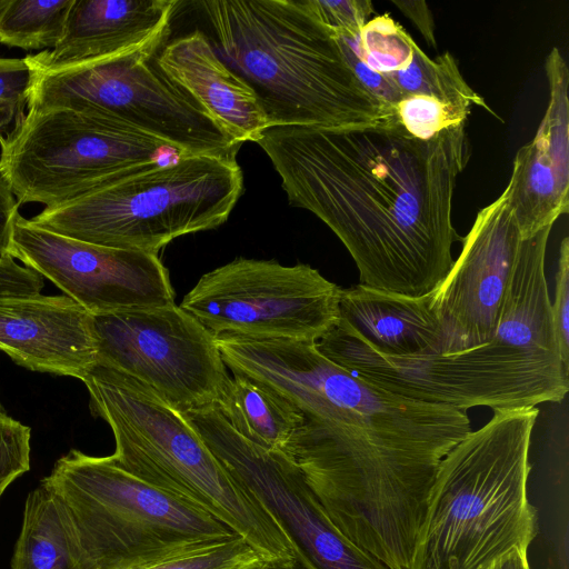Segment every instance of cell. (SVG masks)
<instances>
[{
    "label": "cell",
    "mask_w": 569,
    "mask_h": 569,
    "mask_svg": "<svg viewBox=\"0 0 569 569\" xmlns=\"http://www.w3.org/2000/svg\"><path fill=\"white\" fill-rule=\"evenodd\" d=\"M291 206L311 211L340 239L360 284L406 297L432 292L462 241L452 201L471 144L460 124L429 140L396 124L268 128L256 142Z\"/></svg>",
    "instance_id": "obj_1"
},
{
    "label": "cell",
    "mask_w": 569,
    "mask_h": 569,
    "mask_svg": "<svg viewBox=\"0 0 569 569\" xmlns=\"http://www.w3.org/2000/svg\"><path fill=\"white\" fill-rule=\"evenodd\" d=\"M470 431L466 410L391 392L337 365L284 453L346 538L389 569H408L439 466Z\"/></svg>",
    "instance_id": "obj_2"
},
{
    "label": "cell",
    "mask_w": 569,
    "mask_h": 569,
    "mask_svg": "<svg viewBox=\"0 0 569 569\" xmlns=\"http://www.w3.org/2000/svg\"><path fill=\"white\" fill-rule=\"evenodd\" d=\"M551 228L522 239L499 325L485 345L451 355L390 357L339 321L317 349L391 392L466 411L561 402L569 368L560 357L545 274Z\"/></svg>",
    "instance_id": "obj_3"
},
{
    "label": "cell",
    "mask_w": 569,
    "mask_h": 569,
    "mask_svg": "<svg viewBox=\"0 0 569 569\" xmlns=\"http://www.w3.org/2000/svg\"><path fill=\"white\" fill-rule=\"evenodd\" d=\"M217 48L256 91L270 127L392 124L306 0H203Z\"/></svg>",
    "instance_id": "obj_4"
},
{
    "label": "cell",
    "mask_w": 569,
    "mask_h": 569,
    "mask_svg": "<svg viewBox=\"0 0 569 569\" xmlns=\"http://www.w3.org/2000/svg\"><path fill=\"white\" fill-rule=\"evenodd\" d=\"M538 412L493 410L447 453L408 569H487L513 548L528 549L537 532L527 481Z\"/></svg>",
    "instance_id": "obj_5"
},
{
    "label": "cell",
    "mask_w": 569,
    "mask_h": 569,
    "mask_svg": "<svg viewBox=\"0 0 569 569\" xmlns=\"http://www.w3.org/2000/svg\"><path fill=\"white\" fill-rule=\"evenodd\" d=\"M91 413L111 428V460L143 482L202 510L270 561L293 546L261 503L224 469L187 419L140 380L97 361L82 377Z\"/></svg>",
    "instance_id": "obj_6"
},
{
    "label": "cell",
    "mask_w": 569,
    "mask_h": 569,
    "mask_svg": "<svg viewBox=\"0 0 569 569\" xmlns=\"http://www.w3.org/2000/svg\"><path fill=\"white\" fill-rule=\"evenodd\" d=\"M62 503L82 569H132L239 536L230 527L128 473L72 449L40 482Z\"/></svg>",
    "instance_id": "obj_7"
},
{
    "label": "cell",
    "mask_w": 569,
    "mask_h": 569,
    "mask_svg": "<svg viewBox=\"0 0 569 569\" xmlns=\"http://www.w3.org/2000/svg\"><path fill=\"white\" fill-rule=\"evenodd\" d=\"M242 191L237 160L192 154L127 174L29 220L74 240L158 254L178 237L220 227Z\"/></svg>",
    "instance_id": "obj_8"
},
{
    "label": "cell",
    "mask_w": 569,
    "mask_h": 569,
    "mask_svg": "<svg viewBox=\"0 0 569 569\" xmlns=\"http://www.w3.org/2000/svg\"><path fill=\"white\" fill-rule=\"evenodd\" d=\"M1 144L19 203L54 207L143 168L192 156L124 121L70 109L28 110Z\"/></svg>",
    "instance_id": "obj_9"
},
{
    "label": "cell",
    "mask_w": 569,
    "mask_h": 569,
    "mask_svg": "<svg viewBox=\"0 0 569 569\" xmlns=\"http://www.w3.org/2000/svg\"><path fill=\"white\" fill-rule=\"evenodd\" d=\"M150 60L123 56L32 69L28 110L70 109L124 121L190 154L237 160L241 144Z\"/></svg>",
    "instance_id": "obj_10"
},
{
    "label": "cell",
    "mask_w": 569,
    "mask_h": 569,
    "mask_svg": "<svg viewBox=\"0 0 569 569\" xmlns=\"http://www.w3.org/2000/svg\"><path fill=\"white\" fill-rule=\"evenodd\" d=\"M340 291L306 263L238 258L204 273L180 307L214 336L317 342L339 321Z\"/></svg>",
    "instance_id": "obj_11"
},
{
    "label": "cell",
    "mask_w": 569,
    "mask_h": 569,
    "mask_svg": "<svg viewBox=\"0 0 569 569\" xmlns=\"http://www.w3.org/2000/svg\"><path fill=\"white\" fill-rule=\"evenodd\" d=\"M97 361L149 386L181 415L214 406L230 376L216 336L176 303L91 315Z\"/></svg>",
    "instance_id": "obj_12"
},
{
    "label": "cell",
    "mask_w": 569,
    "mask_h": 569,
    "mask_svg": "<svg viewBox=\"0 0 569 569\" xmlns=\"http://www.w3.org/2000/svg\"><path fill=\"white\" fill-rule=\"evenodd\" d=\"M224 469L273 518L311 569H389L328 519L298 466L233 430L214 406L182 415Z\"/></svg>",
    "instance_id": "obj_13"
},
{
    "label": "cell",
    "mask_w": 569,
    "mask_h": 569,
    "mask_svg": "<svg viewBox=\"0 0 569 569\" xmlns=\"http://www.w3.org/2000/svg\"><path fill=\"white\" fill-rule=\"evenodd\" d=\"M11 256L90 315L176 303L168 269L158 254L67 238L20 213L13 222Z\"/></svg>",
    "instance_id": "obj_14"
},
{
    "label": "cell",
    "mask_w": 569,
    "mask_h": 569,
    "mask_svg": "<svg viewBox=\"0 0 569 569\" xmlns=\"http://www.w3.org/2000/svg\"><path fill=\"white\" fill-rule=\"evenodd\" d=\"M521 241L503 191L477 213L458 259L431 292L442 355L473 349L493 338Z\"/></svg>",
    "instance_id": "obj_15"
},
{
    "label": "cell",
    "mask_w": 569,
    "mask_h": 569,
    "mask_svg": "<svg viewBox=\"0 0 569 569\" xmlns=\"http://www.w3.org/2000/svg\"><path fill=\"white\" fill-rule=\"evenodd\" d=\"M181 4L174 0H74L58 44L24 60L32 69L52 70L123 56L152 59Z\"/></svg>",
    "instance_id": "obj_16"
},
{
    "label": "cell",
    "mask_w": 569,
    "mask_h": 569,
    "mask_svg": "<svg viewBox=\"0 0 569 569\" xmlns=\"http://www.w3.org/2000/svg\"><path fill=\"white\" fill-rule=\"evenodd\" d=\"M0 351L29 370L81 380L97 362L91 315L67 296L0 299Z\"/></svg>",
    "instance_id": "obj_17"
},
{
    "label": "cell",
    "mask_w": 569,
    "mask_h": 569,
    "mask_svg": "<svg viewBox=\"0 0 569 569\" xmlns=\"http://www.w3.org/2000/svg\"><path fill=\"white\" fill-rule=\"evenodd\" d=\"M154 67L238 143L257 142L270 128L253 88L219 58L202 31L164 43Z\"/></svg>",
    "instance_id": "obj_18"
},
{
    "label": "cell",
    "mask_w": 569,
    "mask_h": 569,
    "mask_svg": "<svg viewBox=\"0 0 569 569\" xmlns=\"http://www.w3.org/2000/svg\"><path fill=\"white\" fill-rule=\"evenodd\" d=\"M522 239L569 210V110L547 106L535 138L516 153L505 189Z\"/></svg>",
    "instance_id": "obj_19"
},
{
    "label": "cell",
    "mask_w": 569,
    "mask_h": 569,
    "mask_svg": "<svg viewBox=\"0 0 569 569\" xmlns=\"http://www.w3.org/2000/svg\"><path fill=\"white\" fill-rule=\"evenodd\" d=\"M339 321L383 356L442 355V331L431 292L412 298L360 283L341 288Z\"/></svg>",
    "instance_id": "obj_20"
},
{
    "label": "cell",
    "mask_w": 569,
    "mask_h": 569,
    "mask_svg": "<svg viewBox=\"0 0 569 569\" xmlns=\"http://www.w3.org/2000/svg\"><path fill=\"white\" fill-rule=\"evenodd\" d=\"M214 407L240 436L268 450L287 449L303 413L271 389L242 376L229 378Z\"/></svg>",
    "instance_id": "obj_21"
},
{
    "label": "cell",
    "mask_w": 569,
    "mask_h": 569,
    "mask_svg": "<svg viewBox=\"0 0 569 569\" xmlns=\"http://www.w3.org/2000/svg\"><path fill=\"white\" fill-rule=\"evenodd\" d=\"M11 569H82L69 517L41 483L27 497Z\"/></svg>",
    "instance_id": "obj_22"
},
{
    "label": "cell",
    "mask_w": 569,
    "mask_h": 569,
    "mask_svg": "<svg viewBox=\"0 0 569 569\" xmlns=\"http://www.w3.org/2000/svg\"><path fill=\"white\" fill-rule=\"evenodd\" d=\"M406 96H425L446 103L479 107L495 114L481 96L463 79L456 58L448 51L429 58L418 44L405 68L385 74Z\"/></svg>",
    "instance_id": "obj_23"
},
{
    "label": "cell",
    "mask_w": 569,
    "mask_h": 569,
    "mask_svg": "<svg viewBox=\"0 0 569 569\" xmlns=\"http://www.w3.org/2000/svg\"><path fill=\"white\" fill-rule=\"evenodd\" d=\"M74 0H0V43L24 50L54 48Z\"/></svg>",
    "instance_id": "obj_24"
},
{
    "label": "cell",
    "mask_w": 569,
    "mask_h": 569,
    "mask_svg": "<svg viewBox=\"0 0 569 569\" xmlns=\"http://www.w3.org/2000/svg\"><path fill=\"white\" fill-rule=\"evenodd\" d=\"M335 37L369 70L383 76L405 68L417 44L389 14L370 19L355 34H335Z\"/></svg>",
    "instance_id": "obj_25"
},
{
    "label": "cell",
    "mask_w": 569,
    "mask_h": 569,
    "mask_svg": "<svg viewBox=\"0 0 569 569\" xmlns=\"http://www.w3.org/2000/svg\"><path fill=\"white\" fill-rule=\"evenodd\" d=\"M471 108L446 103L425 96H406L393 107L392 124L409 136L429 140L445 130L466 123Z\"/></svg>",
    "instance_id": "obj_26"
},
{
    "label": "cell",
    "mask_w": 569,
    "mask_h": 569,
    "mask_svg": "<svg viewBox=\"0 0 569 569\" xmlns=\"http://www.w3.org/2000/svg\"><path fill=\"white\" fill-rule=\"evenodd\" d=\"M268 561L242 537H237L132 569H257Z\"/></svg>",
    "instance_id": "obj_27"
},
{
    "label": "cell",
    "mask_w": 569,
    "mask_h": 569,
    "mask_svg": "<svg viewBox=\"0 0 569 569\" xmlns=\"http://www.w3.org/2000/svg\"><path fill=\"white\" fill-rule=\"evenodd\" d=\"M31 86L32 70L24 58H0V143L23 120Z\"/></svg>",
    "instance_id": "obj_28"
},
{
    "label": "cell",
    "mask_w": 569,
    "mask_h": 569,
    "mask_svg": "<svg viewBox=\"0 0 569 569\" xmlns=\"http://www.w3.org/2000/svg\"><path fill=\"white\" fill-rule=\"evenodd\" d=\"M30 428L10 416L0 419V498L30 469Z\"/></svg>",
    "instance_id": "obj_29"
},
{
    "label": "cell",
    "mask_w": 569,
    "mask_h": 569,
    "mask_svg": "<svg viewBox=\"0 0 569 569\" xmlns=\"http://www.w3.org/2000/svg\"><path fill=\"white\" fill-rule=\"evenodd\" d=\"M315 16L333 34H355L375 12L370 0H306Z\"/></svg>",
    "instance_id": "obj_30"
},
{
    "label": "cell",
    "mask_w": 569,
    "mask_h": 569,
    "mask_svg": "<svg viewBox=\"0 0 569 569\" xmlns=\"http://www.w3.org/2000/svg\"><path fill=\"white\" fill-rule=\"evenodd\" d=\"M556 274L555 301L551 305L552 322L560 357L569 368V239L560 244Z\"/></svg>",
    "instance_id": "obj_31"
},
{
    "label": "cell",
    "mask_w": 569,
    "mask_h": 569,
    "mask_svg": "<svg viewBox=\"0 0 569 569\" xmlns=\"http://www.w3.org/2000/svg\"><path fill=\"white\" fill-rule=\"evenodd\" d=\"M43 286L41 274L14 259L0 263V299L39 296Z\"/></svg>",
    "instance_id": "obj_32"
},
{
    "label": "cell",
    "mask_w": 569,
    "mask_h": 569,
    "mask_svg": "<svg viewBox=\"0 0 569 569\" xmlns=\"http://www.w3.org/2000/svg\"><path fill=\"white\" fill-rule=\"evenodd\" d=\"M19 202L0 164V263L10 259L13 222L19 213Z\"/></svg>",
    "instance_id": "obj_33"
},
{
    "label": "cell",
    "mask_w": 569,
    "mask_h": 569,
    "mask_svg": "<svg viewBox=\"0 0 569 569\" xmlns=\"http://www.w3.org/2000/svg\"><path fill=\"white\" fill-rule=\"evenodd\" d=\"M419 29L431 48L437 47L435 21L426 1H391Z\"/></svg>",
    "instance_id": "obj_34"
},
{
    "label": "cell",
    "mask_w": 569,
    "mask_h": 569,
    "mask_svg": "<svg viewBox=\"0 0 569 569\" xmlns=\"http://www.w3.org/2000/svg\"><path fill=\"white\" fill-rule=\"evenodd\" d=\"M527 550L513 548L492 561L487 569H530Z\"/></svg>",
    "instance_id": "obj_35"
},
{
    "label": "cell",
    "mask_w": 569,
    "mask_h": 569,
    "mask_svg": "<svg viewBox=\"0 0 569 569\" xmlns=\"http://www.w3.org/2000/svg\"><path fill=\"white\" fill-rule=\"evenodd\" d=\"M257 569H311L297 556L288 560H274L263 563Z\"/></svg>",
    "instance_id": "obj_36"
},
{
    "label": "cell",
    "mask_w": 569,
    "mask_h": 569,
    "mask_svg": "<svg viewBox=\"0 0 569 569\" xmlns=\"http://www.w3.org/2000/svg\"><path fill=\"white\" fill-rule=\"evenodd\" d=\"M8 416H9V415L7 413V410L4 409V407H3V405H2V402H1V400H0V419H1V418H6V417H8Z\"/></svg>",
    "instance_id": "obj_37"
}]
</instances>
